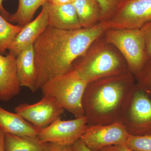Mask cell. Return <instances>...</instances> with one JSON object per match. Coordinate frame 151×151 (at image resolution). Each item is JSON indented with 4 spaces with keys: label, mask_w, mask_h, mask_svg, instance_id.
<instances>
[{
    "label": "cell",
    "mask_w": 151,
    "mask_h": 151,
    "mask_svg": "<svg viewBox=\"0 0 151 151\" xmlns=\"http://www.w3.org/2000/svg\"><path fill=\"white\" fill-rule=\"evenodd\" d=\"M5 0H0V13L5 19H6L8 21L11 14H9V12L6 10L4 6H3V3Z\"/></svg>",
    "instance_id": "cell-27"
},
{
    "label": "cell",
    "mask_w": 151,
    "mask_h": 151,
    "mask_svg": "<svg viewBox=\"0 0 151 151\" xmlns=\"http://www.w3.org/2000/svg\"><path fill=\"white\" fill-rule=\"evenodd\" d=\"M72 146L75 151H92L79 139L74 142Z\"/></svg>",
    "instance_id": "cell-26"
},
{
    "label": "cell",
    "mask_w": 151,
    "mask_h": 151,
    "mask_svg": "<svg viewBox=\"0 0 151 151\" xmlns=\"http://www.w3.org/2000/svg\"><path fill=\"white\" fill-rule=\"evenodd\" d=\"M129 133L120 122L89 126L80 141L92 151L108 146L126 144Z\"/></svg>",
    "instance_id": "cell-10"
},
{
    "label": "cell",
    "mask_w": 151,
    "mask_h": 151,
    "mask_svg": "<svg viewBox=\"0 0 151 151\" xmlns=\"http://www.w3.org/2000/svg\"><path fill=\"white\" fill-rule=\"evenodd\" d=\"M0 129L5 134L29 137H37L41 130L17 113L7 111L1 106Z\"/></svg>",
    "instance_id": "cell-15"
},
{
    "label": "cell",
    "mask_w": 151,
    "mask_h": 151,
    "mask_svg": "<svg viewBox=\"0 0 151 151\" xmlns=\"http://www.w3.org/2000/svg\"><path fill=\"white\" fill-rule=\"evenodd\" d=\"M49 26L46 3L42 6L40 13L23 27L9 47V52L16 56L23 50L31 45Z\"/></svg>",
    "instance_id": "cell-11"
},
{
    "label": "cell",
    "mask_w": 151,
    "mask_h": 151,
    "mask_svg": "<svg viewBox=\"0 0 151 151\" xmlns=\"http://www.w3.org/2000/svg\"><path fill=\"white\" fill-rule=\"evenodd\" d=\"M136 80L137 86L151 97V60H148Z\"/></svg>",
    "instance_id": "cell-22"
},
{
    "label": "cell",
    "mask_w": 151,
    "mask_h": 151,
    "mask_svg": "<svg viewBox=\"0 0 151 151\" xmlns=\"http://www.w3.org/2000/svg\"><path fill=\"white\" fill-rule=\"evenodd\" d=\"M119 122L129 135H151V97L136 83Z\"/></svg>",
    "instance_id": "cell-6"
},
{
    "label": "cell",
    "mask_w": 151,
    "mask_h": 151,
    "mask_svg": "<svg viewBox=\"0 0 151 151\" xmlns=\"http://www.w3.org/2000/svg\"><path fill=\"white\" fill-rule=\"evenodd\" d=\"M145 45L146 56L148 60H151V22H149L141 28Z\"/></svg>",
    "instance_id": "cell-23"
},
{
    "label": "cell",
    "mask_w": 151,
    "mask_h": 151,
    "mask_svg": "<svg viewBox=\"0 0 151 151\" xmlns=\"http://www.w3.org/2000/svg\"><path fill=\"white\" fill-rule=\"evenodd\" d=\"M15 111L29 123L42 129L60 118L65 110L53 98L43 96L37 103L19 104Z\"/></svg>",
    "instance_id": "cell-9"
},
{
    "label": "cell",
    "mask_w": 151,
    "mask_h": 151,
    "mask_svg": "<svg viewBox=\"0 0 151 151\" xmlns=\"http://www.w3.org/2000/svg\"><path fill=\"white\" fill-rule=\"evenodd\" d=\"M72 4L82 28H89L101 23V9L96 0H74Z\"/></svg>",
    "instance_id": "cell-16"
},
{
    "label": "cell",
    "mask_w": 151,
    "mask_h": 151,
    "mask_svg": "<svg viewBox=\"0 0 151 151\" xmlns=\"http://www.w3.org/2000/svg\"><path fill=\"white\" fill-rule=\"evenodd\" d=\"M5 134L0 129V151H6L5 148Z\"/></svg>",
    "instance_id": "cell-29"
},
{
    "label": "cell",
    "mask_w": 151,
    "mask_h": 151,
    "mask_svg": "<svg viewBox=\"0 0 151 151\" xmlns=\"http://www.w3.org/2000/svg\"><path fill=\"white\" fill-rule=\"evenodd\" d=\"M100 5L102 15L101 22L108 21L128 0H96Z\"/></svg>",
    "instance_id": "cell-20"
},
{
    "label": "cell",
    "mask_w": 151,
    "mask_h": 151,
    "mask_svg": "<svg viewBox=\"0 0 151 151\" xmlns=\"http://www.w3.org/2000/svg\"><path fill=\"white\" fill-rule=\"evenodd\" d=\"M136 83L130 71L88 83L82 99L88 126L119 122Z\"/></svg>",
    "instance_id": "cell-2"
},
{
    "label": "cell",
    "mask_w": 151,
    "mask_h": 151,
    "mask_svg": "<svg viewBox=\"0 0 151 151\" xmlns=\"http://www.w3.org/2000/svg\"><path fill=\"white\" fill-rule=\"evenodd\" d=\"M85 116L73 120L57 119L40 131L37 137L41 142L51 143L61 145H72L79 139L88 128Z\"/></svg>",
    "instance_id": "cell-8"
},
{
    "label": "cell",
    "mask_w": 151,
    "mask_h": 151,
    "mask_svg": "<svg viewBox=\"0 0 151 151\" xmlns=\"http://www.w3.org/2000/svg\"><path fill=\"white\" fill-rule=\"evenodd\" d=\"M105 40L114 45L124 57L129 70L136 78L148 61L145 40L140 29H108Z\"/></svg>",
    "instance_id": "cell-5"
},
{
    "label": "cell",
    "mask_w": 151,
    "mask_h": 151,
    "mask_svg": "<svg viewBox=\"0 0 151 151\" xmlns=\"http://www.w3.org/2000/svg\"><path fill=\"white\" fill-rule=\"evenodd\" d=\"M72 68L87 84L129 71L124 57L116 47L106 40L103 34L76 60Z\"/></svg>",
    "instance_id": "cell-3"
},
{
    "label": "cell",
    "mask_w": 151,
    "mask_h": 151,
    "mask_svg": "<svg viewBox=\"0 0 151 151\" xmlns=\"http://www.w3.org/2000/svg\"><path fill=\"white\" fill-rule=\"evenodd\" d=\"M47 0H19L16 12L12 14L8 21L24 27L32 20L36 12Z\"/></svg>",
    "instance_id": "cell-18"
},
{
    "label": "cell",
    "mask_w": 151,
    "mask_h": 151,
    "mask_svg": "<svg viewBox=\"0 0 151 151\" xmlns=\"http://www.w3.org/2000/svg\"><path fill=\"white\" fill-rule=\"evenodd\" d=\"M126 145L135 151H151V135H129Z\"/></svg>",
    "instance_id": "cell-21"
},
{
    "label": "cell",
    "mask_w": 151,
    "mask_h": 151,
    "mask_svg": "<svg viewBox=\"0 0 151 151\" xmlns=\"http://www.w3.org/2000/svg\"><path fill=\"white\" fill-rule=\"evenodd\" d=\"M87 83L75 69L48 80L40 88L43 96L56 100L75 118L84 117L82 99Z\"/></svg>",
    "instance_id": "cell-4"
},
{
    "label": "cell",
    "mask_w": 151,
    "mask_h": 151,
    "mask_svg": "<svg viewBox=\"0 0 151 151\" xmlns=\"http://www.w3.org/2000/svg\"><path fill=\"white\" fill-rule=\"evenodd\" d=\"M46 6L49 26L62 30L77 29L82 28L72 3L55 5L47 2Z\"/></svg>",
    "instance_id": "cell-13"
},
{
    "label": "cell",
    "mask_w": 151,
    "mask_h": 151,
    "mask_svg": "<svg viewBox=\"0 0 151 151\" xmlns=\"http://www.w3.org/2000/svg\"><path fill=\"white\" fill-rule=\"evenodd\" d=\"M97 151H135L129 147L126 144L114 145L100 149Z\"/></svg>",
    "instance_id": "cell-25"
},
{
    "label": "cell",
    "mask_w": 151,
    "mask_h": 151,
    "mask_svg": "<svg viewBox=\"0 0 151 151\" xmlns=\"http://www.w3.org/2000/svg\"><path fill=\"white\" fill-rule=\"evenodd\" d=\"M16 65V57L9 52L0 54V101L8 102L18 95L21 90Z\"/></svg>",
    "instance_id": "cell-12"
},
{
    "label": "cell",
    "mask_w": 151,
    "mask_h": 151,
    "mask_svg": "<svg viewBox=\"0 0 151 151\" xmlns=\"http://www.w3.org/2000/svg\"><path fill=\"white\" fill-rule=\"evenodd\" d=\"M151 22V0H128L108 21L100 23L105 30L140 29Z\"/></svg>",
    "instance_id": "cell-7"
},
{
    "label": "cell",
    "mask_w": 151,
    "mask_h": 151,
    "mask_svg": "<svg viewBox=\"0 0 151 151\" xmlns=\"http://www.w3.org/2000/svg\"><path fill=\"white\" fill-rule=\"evenodd\" d=\"M17 73L20 85L36 92V75L33 45L21 52L16 56Z\"/></svg>",
    "instance_id": "cell-14"
},
{
    "label": "cell",
    "mask_w": 151,
    "mask_h": 151,
    "mask_svg": "<svg viewBox=\"0 0 151 151\" xmlns=\"http://www.w3.org/2000/svg\"><path fill=\"white\" fill-rule=\"evenodd\" d=\"M45 151H75L72 145H61L54 143H46Z\"/></svg>",
    "instance_id": "cell-24"
},
{
    "label": "cell",
    "mask_w": 151,
    "mask_h": 151,
    "mask_svg": "<svg viewBox=\"0 0 151 151\" xmlns=\"http://www.w3.org/2000/svg\"><path fill=\"white\" fill-rule=\"evenodd\" d=\"M23 27L9 22L0 13V54L5 53Z\"/></svg>",
    "instance_id": "cell-19"
},
{
    "label": "cell",
    "mask_w": 151,
    "mask_h": 151,
    "mask_svg": "<svg viewBox=\"0 0 151 151\" xmlns=\"http://www.w3.org/2000/svg\"><path fill=\"white\" fill-rule=\"evenodd\" d=\"M74 0H47V2L55 5H62L72 3Z\"/></svg>",
    "instance_id": "cell-28"
},
{
    "label": "cell",
    "mask_w": 151,
    "mask_h": 151,
    "mask_svg": "<svg viewBox=\"0 0 151 151\" xmlns=\"http://www.w3.org/2000/svg\"><path fill=\"white\" fill-rule=\"evenodd\" d=\"M105 30L100 24L89 28L62 30L49 26L33 45L37 91L51 78L67 73Z\"/></svg>",
    "instance_id": "cell-1"
},
{
    "label": "cell",
    "mask_w": 151,
    "mask_h": 151,
    "mask_svg": "<svg viewBox=\"0 0 151 151\" xmlns=\"http://www.w3.org/2000/svg\"><path fill=\"white\" fill-rule=\"evenodd\" d=\"M5 148L6 151H45L46 144L41 142L37 137L5 134Z\"/></svg>",
    "instance_id": "cell-17"
}]
</instances>
